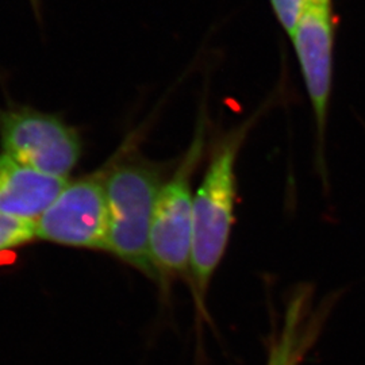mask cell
Returning a JSON list of instances; mask_svg holds the SVG:
<instances>
[{
  "label": "cell",
  "instance_id": "ba28073f",
  "mask_svg": "<svg viewBox=\"0 0 365 365\" xmlns=\"http://www.w3.org/2000/svg\"><path fill=\"white\" fill-rule=\"evenodd\" d=\"M36 238V221L0 214V252L25 247Z\"/></svg>",
  "mask_w": 365,
  "mask_h": 365
},
{
  "label": "cell",
  "instance_id": "3957f363",
  "mask_svg": "<svg viewBox=\"0 0 365 365\" xmlns=\"http://www.w3.org/2000/svg\"><path fill=\"white\" fill-rule=\"evenodd\" d=\"M206 149V126L200 122L179 165L172 170L157 197L150 227V257L156 283L168 291L182 277L190 279L192 250V180Z\"/></svg>",
  "mask_w": 365,
  "mask_h": 365
},
{
  "label": "cell",
  "instance_id": "6da1fadb",
  "mask_svg": "<svg viewBox=\"0 0 365 365\" xmlns=\"http://www.w3.org/2000/svg\"><path fill=\"white\" fill-rule=\"evenodd\" d=\"M257 119L259 114L249 118L217 143L194 194L190 283L200 313L205 312L210 284L229 245L235 225L237 161Z\"/></svg>",
  "mask_w": 365,
  "mask_h": 365
},
{
  "label": "cell",
  "instance_id": "8992f818",
  "mask_svg": "<svg viewBox=\"0 0 365 365\" xmlns=\"http://www.w3.org/2000/svg\"><path fill=\"white\" fill-rule=\"evenodd\" d=\"M313 107L319 148L324 149L333 84L336 16L333 0H312L288 34Z\"/></svg>",
  "mask_w": 365,
  "mask_h": 365
},
{
  "label": "cell",
  "instance_id": "9c48e42d",
  "mask_svg": "<svg viewBox=\"0 0 365 365\" xmlns=\"http://www.w3.org/2000/svg\"><path fill=\"white\" fill-rule=\"evenodd\" d=\"M276 21L286 34H289L297 25L303 9L312 0H268Z\"/></svg>",
  "mask_w": 365,
  "mask_h": 365
},
{
  "label": "cell",
  "instance_id": "5b68a950",
  "mask_svg": "<svg viewBox=\"0 0 365 365\" xmlns=\"http://www.w3.org/2000/svg\"><path fill=\"white\" fill-rule=\"evenodd\" d=\"M107 235L106 168L68 182L36 221V238L69 248L106 252Z\"/></svg>",
  "mask_w": 365,
  "mask_h": 365
},
{
  "label": "cell",
  "instance_id": "277c9868",
  "mask_svg": "<svg viewBox=\"0 0 365 365\" xmlns=\"http://www.w3.org/2000/svg\"><path fill=\"white\" fill-rule=\"evenodd\" d=\"M1 153L42 173L64 178L81 157L78 131L53 114L30 107L0 108Z\"/></svg>",
  "mask_w": 365,
  "mask_h": 365
},
{
  "label": "cell",
  "instance_id": "7a4b0ae2",
  "mask_svg": "<svg viewBox=\"0 0 365 365\" xmlns=\"http://www.w3.org/2000/svg\"><path fill=\"white\" fill-rule=\"evenodd\" d=\"M167 164L125 149L106 167L108 235L106 252L156 282L150 227L157 197L167 182Z\"/></svg>",
  "mask_w": 365,
  "mask_h": 365
},
{
  "label": "cell",
  "instance_id": "52a82bcc",
  "mask_svg": "<svg viewBox=\"0 0 365 365\" xmlns=\"http://www.w3.org/2000/svg\"><path fill=\"white\" fill-rule=\"evenodd\" d=\"M68 179L33 170L0 155V214L37 221L64 190Z\"/></svg>",
  "mask_w": 365,
  "mask_h": 365
}]
</instances>
